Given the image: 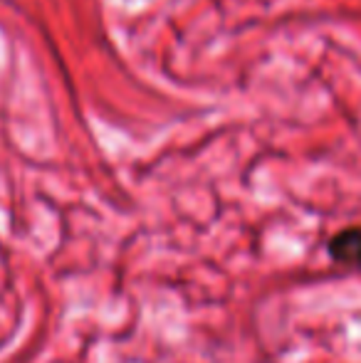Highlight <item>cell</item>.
I'll use <instances>...</instances> for the list:
<instances>
[{
	"label": "cell",
	"instance_id": "6da1fadb",
	"mask_svg": "<svg viewBox=\"0 0 361 363\" xmlns=\"http://www.w3.org/2000/svg\"><path fill=\"white\" fill-rule=\"evenodd\" d=\"M329 255L339 264L361 267V228H349L334 235L332 242H329Z\"/></svg>",
	"mask_w": 361,
	"mask_h": 363
}]
</instances>
